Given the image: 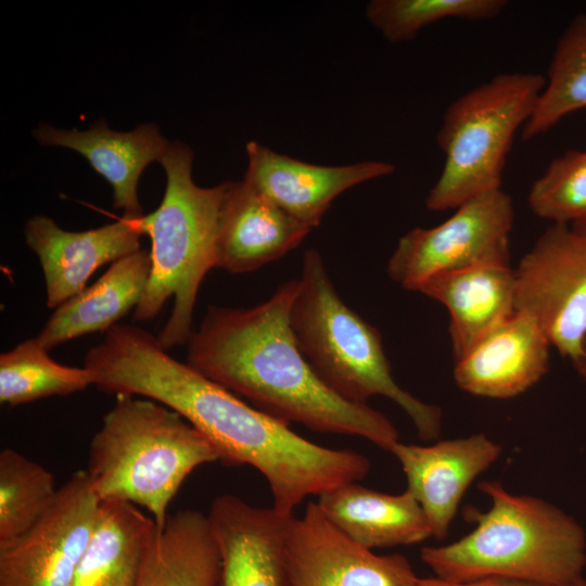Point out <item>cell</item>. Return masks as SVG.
Returning a JSON list of instances; mask_svg holds the SVG:
<instances>
[{"label":"cell","instance_id":"cell-1","mask_svg":"<svg viewBox=\"0 0 586 586\" xmlns=\"http://www.w3.org/2000/svg\"><path fill=\"white\" fill-rule=\"evenodd\" d=\"M84 367L100 391L163 404L208 438L219 461L259 471L270 487L272 508L282 515L294 514L308 496L359 482L370 471L365 455L304 438L173 358L156 336L139 327H112L87 352Z\"/></svg>","mask_w":586,"mask_h":586},{"label":"cell","instance_id":"cell-2","mask_svg":"<svg viewBox=\"0 0 586 586\" xmlns=\"http://www.w3.org/2000/svg\"><path fill=\"white\" fill-rule=\"evenodd\" d=\"M298 279L250 308L208 306L187 342L195 371L286 424L359 436L390 451L399 442L392 421L368 404L332 392L301 353L290 326Z\"/></svg>","mask_w":586,"mask_h":586},{"label":"cell","instance_id":"cell-3","mask_svg":"<svg viewBox=\"0 0 586 586\" xmlns=\"http://www.w3.org/2000/svg\"><path fill=\"white\" fill-rule=\"evenodd\" d=\"M477 485L492 504L485 512L464 509L474 530L449 545L421 549L436 577H505L545 586L584 578L586 535L572 515L539 497L511 494L499 481Z\"/></svg>","mask_w":586,"mask_h":586},{"label":"cell","instance_id":"cell-4","mask_svg":"<svg viewBox=\"0 0 586 586\" xmlns=\"http://www.w3.org/2000/svg\"><path fill=\"white\" fill-rule=\"evenodd\" d=\"M194 154L182 142L169 144L160 163L166 189L160 206L135 219L151 239V275L133 311L136 321L154 319L174 297L173 310L158 333L164 349L187 344L193 310L206 273L215 268L219 221L231 182L203 188L192 179Z\"/></svg>","mask_w":586,"mask_h":586},{"label":"cell","instance_id":"cell-5","mask_svg":"<svg viewBox=\"0 0 586 586\" xmlns=\"http://www.w3.org/2000/svg\"><path fill=\"white\" fill-rule=\"evenodd\" d=\"M218 460L208 438L176 411L153 399L116 395L90 441L86 472L100 501L144 508L163 527L186 479Z\"/></svg>","mask_w":586,"mask_h":586},{"label":"cell","instance_id":"cell-6","mask_svg":"<svg viewBox=\"0 0 586 586\" xmlns=\"http://www.w3.org/2000/svg\"><path fill=\"white\" fill-rule=\"evenodd\" d=\"M290 326L301 353L332 392L354 404L384 396L408 415L421 440L438 438L441 407L423 403L396 383L381 333L340 297L314 249L303 256Z\"/></svg>","mask_w":586,"mask_h":586},{"label":"cell","instance_id":"cell-7","mask_svg":"<svg viewBox=\"0 0 586 586\" xmlns=\"http://www.w3.org/2000/svg\"><path fill=\"white\" fill-rule=\"evenodd\" d=\"M545 85L538 73H500L447 107L437 132L444 166L425 199L426 208H457L501 189L513 138L531 118Z\"/></svg>","mask_w":586,"mask_h":586},{"label":"cell","instance_id":"cell-8","mask_svg":"<svg viewBox=\"0 0 586 586\" xmlns=\"http://www.w3.org/2000/svg\"><path fill=\"white\" fill-rule=\"evenodd\" d=\"M442 224L413 228L397 242L388 277L418 292L429 278L480 265H510L509 234L514 221L511 196L502 189L477 195Z\"/></svg>","mask_w":586,"mask_h":586},{"label":"cell","instance_id":"cell-9","mask_svg":"<svg viewBox=\"0 0 586 586\" xmlns=\"http://www.w3.org/2000/svg\"><path fill=\"white\" fill-rule=\"evenodd\" d=\"M514 269V309L571 361L586 342V239L551 224Z\"/></svg>","mask_w":586,"mask_h":586},{"label":"cell","instance_id":"cell-10","mask_svg":"<svg viewBox=\"0 0 586 586\" xmlns=\"http://www.w3.org/2000/svg\"><path fill=\"white\" fill-rule=\"evenodd\" d=\"M99 508L86 470L73 473L28 531L0 545V586H68L94 531Z\"/></svg>","mask_w":586,"mask_h":586},{"label":"cell","instance_id":"cell-11","mask_svg":"<svg viewBox=\"0 0 586 586\" xmlns=\"http://www.w3.org/2000/svg\"><path fill=\"white\" fill-rule=\"evenodd\" d=\"M290 586H416L419 577L399 553L379 556L344 534L309 501L290 515L284 536Z\"/></svg>","mask_w":586,"mask_h":586},{"label":"cell","instance_id":"cell-12","mask_svg":"<svg viewBox=\"0 0 586 586\" xmlns=\"http://www.w3.org/2000/svg\"><path fill=\"white\" fill-rule=\"evenodd\" d=\"M245 149L247 168L243 180L311 229L319 226L341 193L395 170L384 161L316 165L280 154L256 141L247 142Z\"/></svg>","mask_w":586,"mask_h":586},{"label":"cell","instance_id":"cell-13","mask_svg":"<svg viewBox=\"0 0 586 586\" xmlns=\"http://www.w3.org/2000/svg\"><path fill=\"white\" fill-rule=\"evenodd\" d=\"M390 453L399 461L406 491L422 508L432 536L444 539L466 491L498 459L501 446L479 433L424 446L397 442Z\"/></svg>","mask_w":586,"mask_h":586},{"label":"cell","instance_id":"cell-14","mask_svg":"<svg viewBox=\"0 0 586 586\" xmlns=\"http://www.w3.org/2000/svg\"><path fill=\"white\" fill-rule=\"evenodd\" d=\"M25 241L40 262L47 306L58 308L80 293L101 266L138 252L142 235L135 219L117 221L86 231H67L47 216L31 217L24 228Z\"/></svg>","mask_w":586,"mask_h":586},{"label":"cell","instance_id":"cell-15","mask_svg":"<svg viewBox=\"0 0 586 586\" xmlns=\"http://www.w3.org/2000/svg\"><path fill=\"white\" fill-rule=\"evenodd\" d=\"M207 517L220 553L218 586H290L284 557L290 515L222 494Z\"/></svg>","mask_w":586,"mask_h":586},{"label":"cell","instance_id":"cell-16","mask_svg":"<svg viewBox=\"0 0 586 586\" xmlns=\"http://www.w3.org/2000/svg\"><path fill=\"white\" fill-rule=\"evenodd\" d=\"M550 346L539 326L515 310L455 360V382L476 396H518L548 372Z\"/></svg>","mask_w":586,"mask_h":586},{"label":"cell","instance_id":"cell-17","mask_svg":"<svg viewBox=\"0 0 586 586\" xmlns=\"http://www.w3.org/2000/svg\"><path fill=\"white\" fill-rule=\"evenodd\" d=\"M311 230L246 181H232L219 221L215 268L254 271L297 247Z\"/></svg>","mask_w":586,"mask_h":586},{"label":"cell","instance_id":"cell-18","mask_svg":"<svg viewBox=\"0 0 586 586\" xmlns=\"http://www.w3.org/2000/svg\"><path fill=\"white\" fill-rule=\"evenodd\" d=\"M40 144L63 146L81 154L113 188V206L124 217L143 216L137 187L144 168L163 157L169 144L155 124H144L127 132L114 131L104 119L89 129H58L40 125L33 131Z\"/></svg>","mask_w":586,"mask_h":586},{"label":"cell","instance_id":"cell-19","mask_svg":"<svg viewBox=\"0 0 586 586\" xmlns=\"http://www.w3.org/2000/svg\"><path fill=\"white\" fill-rule=\"evenodd\" d=\"M418 292L447 308L455 360L515 311L514 269L510 265L442 272L423 282Z\"/></svg>","mask_w":586,"mask_h":586},{"label":"cell","instance_id":"cell-20","mask_svg":"<svg viewBox=\"0 0 586 586\" xmlns=\"http://www.w3.org/2000/svg\"><path fill=\"white\" fill-rule=\"evenodd\" d=\"M317 504L335 526L370 550L432 536L422 508L408 491L391 495L352 482L321 494Z\"/></svg>","mask_w":586,"mask_h":586},{"label":"cell","instance_id":"cell-21","mask_svg":"<svg viewBox=\"0 0 586 586\" xmlns=\"http://www.w3.org/2000/svg\"><path fill=\"white\" fill-rule=\"evenodd\" d=\"M151 268L150 252L144 250L114 262L93 284L59 306L35 339L50 351L88 333L106 332L136 309Z\"/></svg>","mask_w":586,"mask_h":586},{"label":"cell","instance_id":"cell-22","mask_svg":"<svg viewBox=\"0 0 586 586\" xmlns=\"http://www.w3.org/2000/svg\"><path fill=\"white\" fill-rule=\"evenodd\" d=\"M157 528L130 502L100 501L94 531L68 586H136Z\"/></svg>","mask_w":586,"mask_h":586},{"label":"cell","instance_id":"cell-23","mask_svg":"<svg viewBox=\"0 0 586 586\" xmlns=\"http://www.w3.org/2000/svg\"><path fill=\"white\" fill-rule=\"evenodd\" d=\"M220 553L207 514L182 509L158 527L136 586H218Z\"/></svg>","mask_w":586,"mask_h":586},{"label":"cell","instance_id":"cell-24","mask_svg":"<svg viewBox=\"0 0 586 586\" xmlns=\"http://www.w3.org/2000/svg\"><path fill=\"white\" fill-rule=\"evenodd\" d=\"M586 109V12L573 17L559 37L546 85L522 128L531 140L553 128L566 115Z\"/></svg>","mask_w":586,"mask_h":586},{"label":"cell","instance_id":"cell-25","mask_svg":"<svg viewBox=\"0 0 586 586\" xmlns=\"http://www.w3.org/2000/svg\"><path fill=\"white\" fill-rule=\"evenodd\" d=\"M89 385L93 378L87 368L59 364L35 337L0 356V403L4 405L66 396Z\"/></svg>","mask_w":586,"mask_h":586},{"label":"cell","instance_id":"cell-26","mask_svg":"<svg viewBox=\"0 0 586 586\" xmlns=\"http://www.w3.org/2000/svg\"><path fill=\"white\" fill-rule=\"evenodd\" d=\"M52 473L15 449L0 451V545L28 531L50 508Z\"/></svg>","mask_w":586,"mask_h":586},{"label":"cell","instance_id":"cell-27","mask_svg":"<svg viewBox=\"0 0 586 586\" xmlns=\"http://www.w3.org/2000/svg\"><path fill=\"white\" fill-rule=\"evenodd\" d=\"M506 7L505 0H372L366 7V17L387 41L399 43L436 22L491 20Z\"/></svg>","mask_w":586,"mask_h":586},{"label":"cell","instance_id":"cell-28","mask_svg":"<svg viewBox=\"0 0 586 586\" xmlns=\"http://www.w3.org/2000/svg\"><path fill=\"white\" fill-rule=\"evenodd\" d=\"M531 211L552 224L572 225L586 217V150L553 158L532 184Z\"/></svg>","mask_w":586,"mask_h":586},{"label":"cell","instance_id":"cell-29","mask_svg":"<svg viewBox=\"0 0 586 586\" xmlns=\"http://www.w3.org/2000/svg\"><path fill=\"white\" fill-rule=\"evenodd\" d=\"M416 586H545L505 577H484L466 582H451L438 577L419 578ZM566 586H586L584 577L577 583Z\"/></svg>","mask_w":586,"mask_h":586},{"label":"cell","instance_id":"cell-30","mask_svg":"<svg viewBox=\"0 0 586 586\" xmlns=\"http://www.w3.org/2000/svg\"><path fill=\"white\" fill-rule=\"evenodd\" d=\"M577 373L586 380V342L584 343L582 353L572 361Z\"/></svg>","mask_w":586,"mask_h":586},{"label":"cell","instance_id":"cell-31","mask_svg":"<svg viewBox=\"0 0 586 586\" xmlns=\"http://www.w3.org/2000/svg\"><path fill=\"white\" fill-rule=\"evenodd\" d=\"M570 226L576 233L586 239V217L573 222Z\"/></svg>","mask_w":586,"mask_h":586}]
</instances>
